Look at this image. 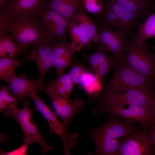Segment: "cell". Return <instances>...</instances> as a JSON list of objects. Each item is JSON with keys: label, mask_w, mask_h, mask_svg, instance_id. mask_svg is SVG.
Returning a JSON list of instances; mask_svg holds the SVG:
<instances>
[{"label": "cell", "mask_w": 155, "mask_h": 155, "mask_svg": "<svg viewBox=\"0 0 155 155\" xmlns=\"http://www.w3.org/2000/svg\"><path fill=\"white\" fill-rule=\"evenodd\" d=\"M96 46V50L93 53L90 55L83 53V56L90 65L89 70L93 74L97 67L109 57L98 44Z\"/></svg>", "instance_id": "cell-25"}, {"label": "cell", "mask_w": 155, "mask_h": 155, "mask_svg": "<svg viewBox=\"0 0 155 155\" xmlns=\"http://www.w3.org/2000/svg\"><path fill=\"white\" fill-rule=\"evenodd\" d=\"M0 31L8 32L15 42L25 48L44 38L37 26L35 16L9 20L0 16Z\"/></svg>", "instance_id": "cell-4"}, {"label": "cell", "mask_w": 155, "mask_h": 155, "mask_svg": "<svg viewBox=\"0 0 155 155\" xmlns=\"http://www.w3.org/2000/svg\"><path fill=\"white\" fill-rule=\"evenodd\" d=\"M5 81L8 84V87L11 92L18 98L23 100L29 97L33 92L43 90L44 80L40 78L36 80L29 78L24 74L19 76L15 74Z\"/></svg>", "instance_id": "cell-15"}, {"label": "cell", "mask_w": 155, "mask_h": 155, "mask_svg": "<svg viewBox=\"0 0 155 155\" xmlns=\"http://www.w3.org/2000/svg\"><path fill=\"white\" fill-rule=\"evenodd\" d=\"M71 66V68L68 74L73 83L75 85L77 84H81L82 77L87 70L85 67L75 60L73 61Z\"/></svg>", "instance_id": "cell-30"}, {"label": "cell", "mask_w": 155, "mask_h": 155, "mask_svg": "<svg viewBox=\"0 0 155 155\" xmlns=\"http://www.w3.org/2000/svg\"><path fill=\"white\" fill-rule=\"evenodd\" d=\"M45 5L70 22L76 13L84 10L83 0H46Z\"/></svg>", "instance_id": "cell-18"}, {"label": "cell", "mask_w": 155, "mask_h": 155, "mask_svg": "<svg viewBox=\"0 0 155 155\" xmlns=\"http://www.w3.org/2000/svg\"><path fill=\"white\" fill-rule=\"evenodd\" d=\"M104 4L103 0H83L84 10L92 13H99L102 10Z\"/></svg>", "instance_id": "cell-31"}, {"label": "cell", "mask_w": 155, "mask_h": 155, "mask_svg": "<svg viewBox=\"0 0 155 155\" xmlns=\"http://www.w3.org/2000/svg\"><path fill=\"white\" fill-rule=\"evenodd\" d=\"M108 113L122 118L125 120L141 124L143 129H147L152 117L150 107L135 104H125L95 108L93 114Z\"/></svg>", "instance_id": "cell-9"}, {"label": "cell", "mask_w": 155, "mask_h": 155, "mask_svg": "<svg viewBox=\"0 0 155 155\" xmlns=\"http://www.w3.org/2000/svg\"><path fill=\"white\" fill-rule=\"evenodd\" d=\"M46 0H0V16L9 20L34 16Z\"/></svg>", "instance_id": "cell-10"}, {"label": "cell", "mask_w": 155, "mask_h": 155, "mask_svg": "<svg viewBox=\"0 0 155 155\" xmlns=\"http://www.w3.org/2000/svg\"><path fill=\"white\" fill-rule=\"evenodd\" d=\"M154 52H154V56H155V47H154Z\"/></svg>", "instance_id": "cell-38"}, {"label": "cell", "mask_w": 155, "mask_h": 155, "mask_svg": "<svg viewBox=\"0 0 155 155\" xmlns=\"http://www.w3.org/2000/svg\"><path fill=\"white\" fill-rule=\"evenodd\" d=\"M154 92L151 87L128 89L101 97L96 108L125 104L150 107Z\"/></svg>", "instance_id": "cell-8"}, {"label": "cell", "mask_w": 155, "mask_h": 155, "mask_svg": "<svg viewBox=\"0 0 155 155\" xmlns=\"http://www.w3.org/2000/svg\"><path fill=\"white\" fill-rule=\"evenodd\" d=\"M53 59L52 67L55 68L58 75L63 73L65 70L72 63V57L77 51L71 43L64 42L55 44L53 46Z\"/></svg>", "instance_id": "cell-16"}, {"label": "cell", "mask_w": 155, "mask_h": 155, "mask_svg": "<svg viewBox=\"0 0 155 155\" xmlns=\"http://www.w3.org/2000/svg\"><path fill=\"white\" fill-rule=\"evenodd\" d=\"M98 14L101 24L122 30L120 22L115 13L104 4L102 11Z\"/></svg>", "instance_id": "cell-26"}, {"label": "cell", "mask_w": 155, "mask_h": 155, "mask_svg": "<svg viewBox=\"0 0 155 155\" xmlns=\"http://www.w3.org/2000/svg\"><path fill=\"white\" fill-rule=\"evenodd\" d=\"M24 105L22 109L17 106L4 111L5 115L13 118L19 124L24 133L23 140L29 144L36 143L40 146L43 154L53 149L47 144L44 137L41 135L32 119V113L35 110L30 108L28 101L23 100Z\"/></svg>", "instance_id": "cell-5"}, {"label": "cell", "mask_w": 155, "mask_h": 155, "mask_svg": "<svg viewBox=\"0 0 155 155\" xmlns=\"http://www.w3.org/2000/svg\"><path fill=\"white\" fill-rule=\"evenodd\" d=\"M29 97L33 100L36 109L41 113L48 123L50 133L54 134L61 140L64 150V154H70L69 150L76 144L78 137L76 132L69 133L67 129V125L60 122L57 116L50 107L38 97L37 92H33Z\"/></svg>", "instance_id": "cell-6"}, {"label": "cell", "mask_w": 155, "mask_h": 155, "mask_svg": "<svg viewBox=\"0 0 155 155\" xmlns=\"http://www.w3.org/2000/svg\"><path fill=\"white\" fill-rule=\"evenodd\" d=\"M117 4L132 11L139 17H147L151 13L131 0H113Z\"/></svg>", "instance_id": "cell-29"}, {"label": "cell", "mask_w": 155, "mask_h": 155, "mask_svg": "<svg viewBox=\"0 0 155 155\" xmlns=\"http://www.w3.org/2000/svg\"><path fill=\"white\" fill-rule=\"evenodd\" d=\"M26 48L16 43L9 34H0V58H15L24 52Z\"/></svg>", "instance_id": "cell-22"}, {"label": "cell", "mask_w": 155, "mask_h": 155, "mask_svg": "<svg viewBox=\"0 0 155 155\" xmlns=\"http://www.w3.org/2000/svg\"><path fill=\"white\" fill-rule=\"evenodd\" d=\"M136 27L137 33L131 40L138 44L151 38H155V13L148 15L144 21L141 24H138Z\"/></svg>", "instance_id": "cell-21"}, {"label": "cell", "mask_w": 155, "mask_h": 155, "mask_svg": "<svg viewBox=\"0 0 155 155\" xmlns=\"http://www.w3.org/2000/svg\"><path fill=\"white\" fill-rule=\"evenodd\" d=\"M104 5L115 13L120 22L122 30L127 34L130 33L138 24L137 19L139 17L135 14L113 0H108Z\"/></svg>", "instance_id": "cell-17"}, {"label": "cell", "mask_w": 155, "mask_h": 155, "mask_svg": "<svg viewBox=\"0 0 155 155\" xmlns=\"http://www.w3.org/2000/svg\"><path fill=\"white\" fill-rule=\"evenodd\" d=\"M18 98L10 90L8 87L2 85L0 90V111L8 109L17 106Z\"/></svg>", "instance_id": "cell-27"}, {"label": "cell", "mask_w": 155, "mask_h": 155, "mask_svg": "<svg viewBox=\"0 0 155 155\" xmlns=\"http://www.w3.org/2000/svg\"><path fill=\"white\" fill-rule=\"evenodd\" d=\"M70 22L78 26L91 41H92L96 45L99 44V35L96 27L84 10L76 13Z\"/></svg>", "instance_id": "cell-19"}, {"label": "cell", "mask_w": 155, "mask_h": 155, "mask_svg": "<svg viewBox=\"0 0 155 155\" xmlns=\"http://www.w3.org/2000/svg\"><path fill=\"white\" fill-rule=\"evenodd\" d=\"M139 5L150 13L155 10V4L151 0H131Z\"/></svg>", "instance_id": "cell-33"}, {"label": "cell", "mask_w": 155, "mask_h": 155, "mask_svg": "<svg viewBox=\"0 0 155 155\" xmlns=\"http://www.w3.org/2000/svg\"><path fill=\"white\" fill-rule=\"evenodd\" d=\"M98 44L105 51L111 53L117 61L125 59V51L129 41L127 33L123 30H113L103 24L99 29Z\"/></svg>", "instance_id": "cell-11"}, {"label": "cell", "mask_w": 155, "mask_h": 155, "mask_svg": "<svg viewBox=\"0 0 155 155\" xmlns=\"http://www.w3.org/2000/svg\"><path fill=\"white\" fill-rule=\"evenodd\" d=\"M148 129L130 134L120 147L116 155H155Z\"/></svg>", "instance_id": "cell-12"}, {"label": "cell", "mask_w": 155, "mask_h": 155, "mask_svg": "<svg viewBox=\"0 0 155 155\" xmlns=\"http://www.w3.org/2000/svg\"><path fill=\"white\" fill-rule=\"evenodd\" d=\"M51 41L44 38L32 45L33 48L24 61L32 60L37 65L40 78L44 80L46 73L52 67L53 46Z\"/></svg>", "instance_id": "cell-14"}, {"label": "cell", "mask_w": 155, "mask_h": 155, "mask_svg": "<svg viewBox=\"0 0 155 155\" xmlns=\"http://www.w3.org/2000/svg\"><path fill=\"white\" fill-rule=\"evenodd\" d=\"M75 85L68 73L58 75L47 83L44 89L51 90L59 96L69 99Z\"/></svg>", "instance_id": "cell-20"}, {"label": "cell", "mask_w": 155, "mask_h": 155, "mask_svg": "<svg viewBox=\"0 0 155 155\" xmlns=\"http://www.w3.org/2000/svg\"><path fill=\"white\" fill-rule=\"evenodd\" d=\"M135 131L133 122L126 120H109L93 129L90 135V140L95 145L94 154L116 155L122 143Z\"/></svg>", "instance_id": "cell-1"}, {"label": "cell", "mask_w": 155, "mask_h": 155, "mask_svg": "<svg viewBox=\"0 0 155 155\" xmlns=\"http://www.w3.org/2000/svg\"><path fill=\"white\" fill-rule=\"evenodd\" d=\"M118 61L113 57H109L97 68L94 74L96 75L100 84L102 85L108 71L114 68Z\"/></svg>", "instance_id": "cell-28"}, {"label": "cell", "mask_w": 155, "mask_h": 155, "mask_svg": "<svg viewBox=\"0 0 155 155\" xmlns=\"http://www.w3.org/2000/svg\"><path fill=\"white\" fill-rule=\"evenodd\" d=\"M113 74L104 86L101 97L129 89L150 88L154 81L132 69L125 59L118 61Z\"/></svg>", "instance_id": "cell-2"}, {"label": "cell", "mask_w": 155, "mask_h": 155, "mask_svg": "<svg viewBox=\"0 0 155 155\" xmlns=\"http://www.w3.org/2000/svg\"><path fill=\"white\" fill-rule=\"evenodd\" d=\"M151 122L155 123V119H152Z\"/></svg>", "instance_id": "cell-37"}, {"label": "cell", "mask_w": 155, "mask_h": 155, "mask_svg": "<svg viewBox=\"0 0 155 155\" xmlns=\"http://www.w3.org/2000/svg\"><path fill=\"white\" fill-rule=\"evenodd\" d=\"M20 63L14 57L0 58V79L5 80L15 75V70Z\"/></svg>", "instance_id": "cell-24"}, {"label": "cell", "mask_w": 155, "mask_h": 155, "mask_svg": "<svg viewBox=\"0 0 155 155\" xmlns=\"http://www.w3.org/2000/svg\"><path fill=\"white\" fill-rule=\"evenodd\" d=\"M29 145L28 144L24 142L21 146L12 151L7 152L4 150H1L0 154L1 155H27V148Z\"/></svg>", "instance_id": "cell-32"}, {"label": "cell", "mask_w": 155, "mask_h": 155, "mask_svg": "<svg viewBox=\"0 0 155 155\" xmlns=\"http://www.w3.org/2000/svg\"><path fill=\"white\" fill-rule=\"evenodd\" d=\"M125 52V59L129 66L141 74L155 80L154 54L148 51L145 41L137 44L129 40Z\"/></svg>", "instance_id": "cell-7"}, {"label": "cell", "mask_w": 155, "mask_h": 155, "mask_svg": "<svg viewBox=\"0 0 155 155\" xmlns=\"http://www.w3.org/2000/svg\"><path fill=\"white\" fill-rule=\"evenodd\" d=\"M68 32L69 33L71 40V43L75 47L77 51L79 52L84 46L91 48V41L86 35L80 30L78 26L70 22Z\"/></svg>", "instance_id": "cell-23"}, {"label": "cell", "mask_w": 155, "mask_h": 155, "mask_svg": "<svg viewBox=\"0 0 155 155\" xmlns=\"http://www.w3.org/2000/svg\"><path fill=\"white\" fill-rule=\"evenodd\" d=\"M148 128L149 129L148 131L153 145L155 155V123L151 122Z\"/></svg>", "instance_id": "cell-34"}, {"label": "cell", "mask_w": 155, "mask_h": 155, "mask_svg": "<svg viewBox=\"0 0 155 155\" xmlns=\"http://www.w3.org/2000/svg\"><path fill=\"white\" fill-rule=\"evenodd\" d=\"M37 26L44 38L54 44L66 42L70 22L45 4L35 16Z\"/></svg>", "instance_id": "cell-3"}, {"label": "cell", "mask_w": 155, "mask_h": 155, "mask_svg": "<svg viewBox=\"0 0 155 155\" xmlns=\"http://www.w3.org/2000/svg\"><path fill=\"white\" fill-rule=\"evenodd\" d=\"M43 90L50 97L54 112L62 122L68 125L72 122L74 116L82 110L83 100L77 98L71 100L61 97L52 91L44 89Z\"/></svg>", "instance_id": "cell-13"}, {"label": "cell", "mask_w": 155, "mask_h": 155, "mask_svg": "<svg viewBox=\"0 0 155 155\" xmlns=\"http://www.w3.org/2000/svg\"><path fill=\"white\" fill-rule=\"evenodd\" d=\"M150 108L152 114V119H155V92H154L153 95L152 101L150 106Z\"/></svg>", "instance_id": "cell-35"}, {"label": "cell", "mask_w": 155, "mask_h": 155, "mask_svg": "<svg viewBox=\"0 0 155 155\" xmlns=\"http://www.w3.org/2000/svg\"><path fill=\"white\" fill-rule=\"evenodd\" d=\"M152 88L154 92H155V80L153 81L152 83Z\"/></svg>", "instance_id": "cell-36"}]
</instances>
